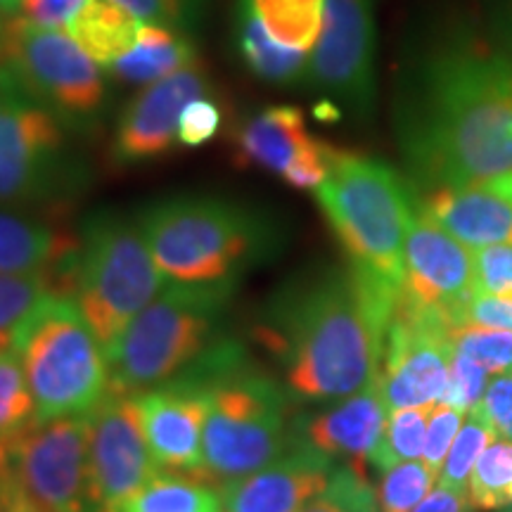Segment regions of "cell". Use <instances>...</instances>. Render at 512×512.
Here are the masks:
<instances>
[{
  "mask_svg": "<svg viewBox=\"0 0 512 512\" xmlns=\"http://www.w3.org/2000/svg\"><path fill=\"white\" fill-rule=\"evenodd\" d=\"M475 268L477 292L512 297V245L477 249Z\"/></svg>",
  "mask_w": 512,
  "mask_h": 512,
  "instance_id": "f35d334b",
  "label": "cell"
},
{
  "mask_svg": "<svg viewBox=\"0 0 512 512\" xmlns=\"http://www.w3.org/2000/svg\"><path fill=\"white\" fill-rule=\"evenodd\" d=\"M510 512H512V510H510Z\"/></svg>",
  "mask_w": 512,
  "mask_h": 512,
  "instance_id": "f5cc1de1",
  "label": "cell"
},
{
  "mask_svg": "<svg viewBox=\"0 0 512 512\" xmlns=\"http://www.w3.org/2000/svg\"><path fill=\"white\" fill-rule=\"evenodd\" d=\"M486 380H489V370L482 368L465 354L453 351L451 363H448L446 396L441 403H448V406L456 408L463 415L472 413L486 392V384H489Z\"/></svg>",
  "mask_w": 512,
  "mask_h": 512,
  "instance_id": "d590c367",
  "label": "cell"
},
{
  "mask_svg": "<svg viewBox=\"0 0 512 512\" xmlns=\"http://www.w3.org/2000/svg\"><path fill=\"white\" fill-rule=\"evenodd\" d=\"M195 62H200L195 46L181 31L162 27V24L140 22L136 46L128 50L110 72L128 83L150 86Z\"/></svg>",
  "mask_w": 512,
  "mask_h": 512,
  "instance_id": "603a6c76",
  "label": "cell"
},
{
  "mask_svg": "<svg viewBox=\"0 0 512 512\" xmlns=\"http://www.w3.org/2000/svg\"><path fill=\"white\" fill-rule=\"evenodd\" d=\"M420 214L470 249L512 245V200L489 183L434 188Z\"/></svg>",
  "mask_w": 512,
  "mask_h": 512,
  "instance_id": "44dd1931",
  "label": "cell"
},
{
  "mask_svg": "<svg viewBox=\"0 0 512 512\" xmlns=\"http://www.w3.org/2000/svg\"><path fill=\"white\" fill-rule=\"evenodd\" d=\"M140 425L164 472H204L209 382L197 368L136 394Z\"/></svg>",
  "mask_w": 512,
  "mask_h": 512,
  "instance_id": "e0dca14e",
  "label": "cell"
},
{
  "mask_svg": "<svg viewBox=\"0 0 512 512\" xmlns=\"http://www.w3.org/2000/svg\"><path fill=\"white\" fill-rule=\"evenodd\" d=\"M76 247L48 223L0 209V275L53 271Z\"/></svg>",
  "mask_w": 512,
  "mask_h": 512,
  "instance_id": "7402d4cb",
  "label": "cell"
},
{
  "mask_svg": "<svg viewBox=\"0 0 512 512\" xmlns=\"http://www.w3.org/2000/svg\"><path fill=\"white\" fill-rule=\"evenodd\" d=\"M233 290L235 285L166 283L110 354V392L140 394L195 366L219 342L216 332Z\"/></svg>",
  "mask_w": 512,
  "mask_h": 512,
  "instance_id": "52a82bcc",
  "label": "cell"
},
{
  "mask_svg": "<svg viewBox=\"0 0 512 512\" xmlns=\"http://www.w3.org/2000/svg\"><path fill=\"white\" fill-rule=\"evenodd\" d=\"M448 323L399 299L389 323L377 384L389 411L427 408L444 401L451 363Z\"/></svg>",
  "mask_w": 512,
  "mask_h": 512,
  "instance_id": "7c38bea8",
  "label": "cell"
},
{
  "mask_svg": "<svg viewBox=\"0 0 512 512\" xmlns=\"http://www.w3.org/2000/svg\"><path fill=\"white\" fill-rule=\"evenodd\" d=\"M140 22L114 0H86L67 34L100 64L112 69L136 46Z\"/></svg>",
  "mask_w": 512,
  "mask_h": 512,
  "instance_id": "cb8c5ba5",
  "label": "cell"
},
{
  "mask_svg": "<svg viewBox=\"0 0 512 512\" xmlns=\"http://www.w3.org/2000/svg\"><path fill=\"white\" fill-rule=\"evenodd\" d=\"M86 0H24L19 17L36 27L67 31Z\"/></svg>",
  "mask_w": 512,
  "mask_h": 512,
  "instance_id": "b9f144b4",
  "label": "cell"
},
{
  "mask_svg": "<svg viewBox=\"0 0 512 512\" xmlns=\"http://www.w3.org/2000/svg\"><path fill=\"white\" fill-rule=\"evenodd\" d=\"M496 441V432L484 415L477 411L470 413L465 425L460 427L456 441H453L451 451H448L446 463L439 472V486H448V489L467 491V482H470L472 470H475L477 460Z\"/></svg>",
  "mask_w": 512,
  "mask_h": 512,
  "instance_id": "1f68e13d",
  "label": "cell"
},
{
  "mask_svg": "<svg viewBox=\"0 0 512 512\" xmlns=\"http://www.w3.org/2000/svg\"><path fill=\"white\" fill-rule=\"evenodd\" d=\"M249 3L275 43L311 53L323 24L325 0H249Z\"/></svg>",
  "mask_w": 512,
  "mask_h": 512,
  "instance_id": "4316f807",
  "label": "cell"
},
{
  "mask_svg": "<svg viewBox=\"0 0 512 512\" xmlns=\"http://www.w3.org/2000/svg\"><path fill=\"white\" fill-rule=\"evenodd\" d=\"M302 512H380L377 489L358 465H339L330 482Z\"/></svg>",
  "mask_w": 512,
  "mask_h": 512,
  "instance_id": "836d02e7",
  "label": "cell"
},
{
  "mask_svg": "<svg viewBox=\"0 0 512 512\" xmlns=\"http://www.w3.org/2000/svg\"><path fill=\"white\" fill-rule=\"evenodd\" d=\"M24 0H0V10L3 12H19Z\"/></svg>",
  "mask_w": 512,
  "mask_h": 512,
  "instance_id": "681fc988",
  "label": "cell"
},
{
  "mask_svg": "<svg viewBox=\"0 0 512 512\" xmlns=\"http://www.w3.org/2000/svg\"><path fill=\"white\" fill-rule=\"evenodd\" d=\"M401 294L351 271H330L273 304L264 344L278 356L285 389L299 401H342L377 380Z\"/></svg>",
  "mask_w": 512,
  "mask_h": 512,
  "instance_id": "7a4b0ae2",
  "label": "cell"
},
{
  "mask_svg": "<svg viewBox=\"0 0 512 512\" xmlns=\"http://www.w3.org/2000/svg\"><path fill=\"white\" fill-rule=\"evenodd\" d=\"M138 226L164 278L183 285H238L275 245L259 214L216 197L159 202Z\"/></svg>",
  "mask_w": 512,
  "mask_h": 512,
  "instance_id": "3957f363",
  "label": "cell"
},
{
  "mask_svg": "<svg viewBox=\"0 0 512 512\" xmlns=\"http://www.w3.org/2000/svg\"><path fill=\"white\" fill-rule=\"evenodd\" d=\"M460 427H463V413L451 408L448 403H437L430 415V425H427L425 451H422V463H425L434 475L439 477L441 467L446 463L448 451H451L453 441H456Z\"/></svg>",
  "mask_w": 512,
  "mask_h": 512,
  "instance_id": "8d00e7d4",
  "label": "cell"
},
{
  "mask_svg": "<svg viewBox=\"0 0 512 512\" xmlns=\"http://www.w3.org/2000/svg\"><path fill=\"white\" fill-rule=\"evenodd\" d=\"M221 121L223 110L219 100L211 98V93L195 98L188 102L181 121H178V145L202 147L221 131Z\"/></svg>",
  "mask_w": 512,
  "mask_h": 512,
  "instance_id": "74e56055",
  "label": "cell"
},
{
  "mask_svg": "<svg viewBox=\"0 0 512 512\" xmlns=\"http://www.w3.org/2000/svg\"><path fill=\"white\" fill-rule=\"evenodd\" d=\"M396 136L432 188L486 185L512 174V64L477 31L437 38L403 86Z\"/></svg>",
  "mask_w": 512,
  "mask_h": 512,
  "instance_id": "6da1fadb",
  "label": "cell"
},
{
  "mask_svg": "<svg viewBox=\"0 0 512 512\" xmlns=\"http://www.w3.org/2000/svg\"><path fill=\"white\" fill-rule=\"evenodd\" d=\"M0 465L46 512H95L88 415L36 422L0 448Z\"/></svg>",
  "mask_w": 512,
  "mask_h": 512,
  "instance_id": "30bf717a",
  "label": "cell"
},
{
  "mask_svg": "<svg viewBox=\"0 0 512 512\" xmlns=\"http://www.w3.org/2000/svg\"><path fill=\"white\" fill-rule=\"evenodd\" d=\"M0 86H3V83H0Z\"/></svg>",
  "mask_w": 512,
  "mask_h": 512,
  "instance_id": "816d5d0a",
  "label": "cell"
},
{
  "mask_svg": "<svg viewBox=\"0 0 512 512\" xmlns=\"http://www.w3.org/2000/svg\"><path fill=\"white\" fill-rule=\"evenodd\" d=\"M432 411L434 406L389 411L387 422H384L382 439L380 444H377L370 463H373L380 472H384L399 463L422 458Z\"/></svg>",
  "mask_w": 512,
  "mask_h": 512,
  "instance_id": "f1b7e54d",
  "label": "cell"
},
{
  "mask_svg": "<svg viewBox=\"0 0 512 512\" xmlns=\"http://www.w3.org/2000/svg\"><path fill=\"white\" fill-rule=\"evenodd\" d=\"M50 292H57L50 271L0 275V344L12 347L15 330Z\"/></svg>",
  "mask_w": 512,
  "mask_h": 512,
  "instance_id": "f546056e",
  "label": "cell"
},
{
  "mask_svg": "<svg viewBox=\"0 0 512 512\" xmlns=\"http://www.w3.org/2000/svg\"><path fill=\"white\" fill-rule=\"evenodd\" d=\"M512 484V441H494L479 456L470 482L467 498L475 510L505 508V491Z\"/></svg>",
  "mask_w": 512,
  "mask_h": 512,
  "instance_id": "4dcf8cb0",
  "label": "cell"
},
{
  "mask_svg": "<svg viewBox=\"0 0 512 512\" xmlns=\"http://www.w3.org/2000/svg\"><path fill=\"white\" fill-rule=\"evenodd\" d=\"M0 512H46L19 489L3 465H0Z\"/></svg>",
  "mask_w": 512,
  "mask_h": 512,
  "instance_id": "f6af8a7d",
  "label": "cell"
},
{
  "mask_svg": "<svg viewBox=\"0 0 512 512\" xmlns=\"http://www.w3.org/2000/svg\"><path fill=\"white\" fill-rule=\"evenodd\" d=\"M489 185H494V188H496L498 192H503V195H508L510 200H512V174L503 176V178H498V181L489 183Z\"/></svg>",
  "mask_w": 512,
  "mask_h": 512,
  "instance_id": "c3c4849f",
  "label": "cell"
},
{
  "mask_svg": "<svg viewBox=\"0 0 512 512\" xmlns=\"http://www.w3.org/2000/svg\"><path fill=\"white\" fill-rule=\"evenodd\" d=\"M88 465L95 512H119L162 472L147 446L136 394L110 392L88 415Z\"/></svg>",
  "mask_w": 512,
  "mask_h": 512,
  "instance_id": "5bb4252c",
  "label": "cell"
},
{
  "mask_svg": "<svg viewBox=\"0 0 512 512\" xmlns=\"http://www.w3.org/2000/svg\"><path fill=\"white\" fill-rule=\"evenodd\" d=\"M491 41L512 64V0H498L491 17Z\"/></svg>",
  "mask_w": 512,
  "mask_h": 512,
  "instance_id": "bcb514c9",
  "label": "cell"
},
{
  "mask_svg": "<svg viewBox=\"0 0 512 512\" xmlns=\"http://www.w3.org/2000/svg\"><path fill=\"white\" fill-rule=\"evenodd\" d=\"M505 505H512V484L508 486V491H505Z\"/></svg>",
  "mask_w": 512,
  "mask_h": 512,
  "instance_id": "f907efd6",
  "label": "cell"
},
{
  "mask_svg": "<svg viewBox=\"0 0 512 512\" xmlns=\"http://www.w3.org/2000/svg\"><path fill=\"white\" fill-rule=\"evenodd\" d=\"M448 339H451L453 351L472 358L489 373H512V330L456 325L448 332Z\"/></svg>",
  "mask_w": 512,
  "mask_h": 512,
  "instance_id": "e575fe53",
  "label": "cell"
},
{
  "mask_svg": "<svg viewBox=\"0 0 512 512\" xmlns=\"http://www.w3.org/2000/svg\"><path fill=\"white\" fill-rule=\"evenodd\" d=\"M240 166H256L283 178L297 190H318L339 155L335 147L313 138L302 110L275 105L242 121L233 133Z\"/></svg>",
  "mask_w": 512,
  "mask_h": 512,
  "instance_id": "2e32d148",
  "label": "cell"
},
{
  "mask_svg": "<svg viewBox=\"0 0 512 512\" xmlns=\"http://www.w3.org/2000/svg\"><path fill=\"white\" fill-rule=\"evenodd\" d=\"M456 325H484V328L512 330V297L477 292L456 313Z\"/></svg>",
  "mask_w": 512,
  "mask_h": 512,
  "instance_id": "ab89813d",
  "label": "cell"
},
{
  "mask_svg": "<svg viewBox=\"0 0 512 512\" xmlns=\"http://www.w3.org/2000/svg\"><path fill=\"white\" fill-rule=\"evenodd\" d=\"M387 415L389 408L375 380L368 389L347 396L330 411L309 415L299 422V432L292 439L316 448L320 456L330 460L344 458L358 465L361 460L373 458Z\"/></svg>",
  "mask_w": 512,
  "mask_h": 512,
  "instance_id": "ffe728a7",
  "label": "cell"
},
{
  "mask_svg": "<svg viewBox=\"0 0 512 512\" xmlns=\"http://www.w3.org/2000/svg\"><path fill=\"white\" fill-rule=\"evenodd\" d=\"M477 411L494 427L496 437L512 441V373L498 375L494 382L486 384Z\"/></svg>",
  "mask_w": 512,
  "mask_h": 512,
  "instance_id": "60d3db41",
  "label": "cell"
},
{
  "mask_svg": "<svg viewBox=\"0 0 512 512\" xmlns=\"http://www.w3.org/2000/svg\"><path fill=\"white\" fill-rule=\"evenodd\" d=\"M119 512H223L221 489L178 472H159Z\"/></svg>",
  "mask_w": 512,
  "mask_h": 512,
  "instance_id": "484cf974",
  "label": "cell"
},
{
  "mask_svg": "<svg viewBox=\"0 0 512 512\" xmlns=\"http://www.w3.org/2000/svg\"><path fill=\"white\" fill-rule=\"evenodd\" d=\"M8 22H10V17H5V12L0 10V64H3L5 38H8Z\"/></svg>",
  "mask_w": 512,
  "mask_h": 512,
  "instance_id": "7dc6e473",
  "label": "cell"
},
{
  "mask_svg": "<svg viewBox=\"0 0 512 512\" xmlns=\"http://www.w3.org/2000/svg\"><path fill=\"white\" fill-rule=\"evenodd\" d=\"M131 12L138 22L162 24V27L181 29L190 15V0H114Z\"/></svg>",
  "mask_w": 512,
  "mask_h": 512,
  "instance_id": "7bdbcfd3",
  "label": "cell"
},
{
  "mask_svg": "<svg viewBox=\"0 0 512 512\" xmlns=\"http://www.w3.org/2000/svg\"><path fill=\"white\" fill-rule=\"evenodd\" d=\"M36 425V403L22 361L10 344H0V448Z\"/></svg>",
  "mask_w": 512,
  "mask_h": 512,
  "instance_id": "83f0119b",
  "label": "cell"
},
{
  "mask_svg": "<svg viewBox=\"0 0 512 512\" xmlns=\"http://www.w3.org/2000/svg\"><path fill=\"white\" fill-rule=\"evenodd\" d=\"M316 197L351 268L368 283L401 294L403 249L415 214L396 171L377 159L339 152Z\"/></svg>",
  "mask_w": 512,
  "mask_h": 512,
  "instance_id": "5b68a950",
  "label": "cell"
},
{
  "mask_svg": "<svg viewBox=\"0 0 512 512\" xmlns=\"http://www.w3.org/2000/svg\"><path fill=\"white\" fill-rule=\"evenodd\" d=\"M192 368L209 382L204 475L233 482L273 463L290 446L285 389L242 361L233 342H216Z\"/></svg>",
  "mask_w": 512,
  "mask_h": 512,
  "instance_id": "277c9868",
  "label": "cell"
},
{
  "mask_svg": "<svg viewBox=\"0 0 512 512\" xmlns=\"http://www.w3.org/2000/svg\"><path fill=\"white\" fill-rule=\"evenodd\" d=\"M437 475L422 460H408L382 472L377 486L380 512H413L432 491Z\"/></svg>",
  "mask_w": 512,
  "mask_h": 512,
  "instance_id": "d6a6232c",
  "label": "cell"
},
{
  "mask_svg": "<svg viewBox=\"0 0 512 512\" xmlns=\"http://www.w3.org/2000/svg\"><path fill=\"white\" fill-rule=\"evenodd\" d=\"M0 202L31 200L53 185L64 152L62 119L0 69Z\"/></svg>",
  "mask_w": 512,
  "mask_h": 512,
  "instance_id": "4fadbf2b",
  "label": "cell"
},
{
  "mask_svg": "<svg viewBox=\"0 0 512 512\" xmlns=\"http://www.w3.org/2000/svg\"><path fill=\"white\" fill-rule=\"evenodd\" d=\"M36 422L91 415L112 387L110 358L74 297L50 292L15 330Z\"/></svg>",
  "mask_w": 512,
  "mask_h": 512,
  "instance_id": "8992f818",
  "label": "cell"
},
{
  "mask_svg": "<svg viewBox=\"0 0 512 512\" xmlns=\"http://www.w3.org/2000/svg\"><path fill=\"white\" fill-rule=\"evenodd\" d=\"M209 95V79L200 62L145 86L128 102L114 133L112 155L119 164H143L178 145V121L188 102Z\"/></svg>",
  "mask_w": 512,
  "mask_h": 512,
  "instance_id": "ac0fdd59",
  "label": "cell"
},
{
  "mask_svg": "<svg viewBox=\"0 0 512 512\" xmlns=\"http://www.w3.org/2000/svg\"><path fill=\"white\" fill-rule=\"evenodd\" d=\"M306 79L335 112L368 114L375 98V19L370 0H325Z\"/></svg>",
  "mask_w": 512,
  "mask_h": 512,
  "instance_id": "8fae6325",
  "label": "cell"
},
{
  "mask_svg": "<svg viewBox=\"0 0 512 512\" xmlns=\"http://www.w3.org/2000/svg\"><path fill=\"white\" fill-rule=\"evenodd\" d=\"M238 46L242 60L252 69V74L268 83H280V86L297 83L299 79H304L306 69H309L311 53L275 43L249 0L240 3Z\"/></svg>",
  "mask_w": 512,
  "mask_h": 512,
  "instance_id": "d4e9b609",
  "label": "cell"
},
{
  "mask_svg": "<svg viewBox=\"0 0 512 512\" xmlns=\"http://www.w3.org/2000/svg\"><path fill=\"white\" fill-rule=\"evenodd\" d=\"M335 463L290 439L273 463L221 486L223 512H302L330 482Z\"/></svg>",
  "mask_w": 512,
  "mask_h": 512,
  "instance_id": "d6986e66",
  "label": "cell"
},
{
  "mask_svg": "<svg viewBox=\"0 0 512 512\" xmlns=\"http://www.w3.org/2000/svg\"><path fill=\"white\" fill-rule=\"evenodd\" d=\"M0 69L62 124H91L105 102L102 67L67 31L10 17Z\"/></svg>",
  "mask_w": 512,
  "mask_h": 512,
  "instance_id": "9c48e42d",
  "label": "cell"
},
{
  "mask_svg": "<svg viewBox=\"0 0 512 512\" xmlns=\"http://www.w3.org/2000/svg\"><path fill=\"white\" fill-rule=\"evenodd\" d=\"M470 498H467V491L448 489V486H437L427 494L425 501H422L413 512H470Z\"/></svg>",
  "mask_w": 512,
  "mask_h": 512,
  "instance_id": "ee69618b",
  "label": "cell"
},
{
  "mask_svg": "<svg viewBox=\"0 0 512 512\" xmlns=\"http://www.w3.org/2000/svg\"><path fill=\"white\" fill-rule=\"evenodd\" d=\"M401 302L437 313L451 332L456 313L477 294L475 254L425 214H415L403 249Z\"/></svg>",
  "mask_w": 512,
  "mask_h": 512,
  "instance_id": "9a60e30c",
  "label": "cell"
},
{
  "mask_svg": "<svg viewBox=\"0 0 512 512\" xmlns=\"http://www.w3.org/2000/svg\"><path fill=\"white\" fill-rule=\"evenodd\" d=\"M72 264L74 302L110 358L133 318L169 280L138 223L117 214H98L86 223Z\"/></svg>",
  "mask_w": 512,
  "mask_h": 512,
  "instance_id": "ba28073f",
  "label": "cell"
}]
</instances>
